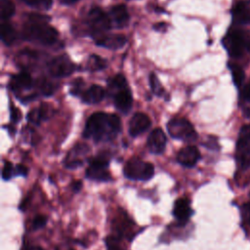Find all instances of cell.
I'll return each instance as SVG.
<instances>
[{
    "label": "cell",
    "mask_w": 250,
    "mask_h": 250,
    "mask_svg": "<svg viewBox=\"0 0 250 250\" xmlns=\"http://www.w3.org/2000/svg\"><path fill=\"white\" fill-rule=\"evenodd\" d=\"M121 131L120 118L116 114L95 112L87 120L83 137L95 142H108Z\"/></svg>",
    "instance_id": "1"
},
{
    "label": "cell",
    "mask_w": 250,
    "mask_h": 250,
    "mask_svg": "<svg viewBox=\"0 0 250 250\" xmlns=\"http://www.w3.org/2000/svg\"><path fill=\"white\" fill-rule=\"evenodd\" d=\"M46 16L30 15L29 21L24 25L23 36L27 40L36 41L44 45L54 44L59 36L56 28L47 24Z\"/></svg>",
    "instance_id": "2"
},
{
    "label": "cell",
    "mask_w": 250,
    "mask_h": 250,
    "mask_svg": "<svg viewBox=\"0 0 250 250\" xmlns=\"http://www.w3.org/2000/svg\"><path fill=\"white\" fill-rule=\"evenodd\" d=\"M123 174L132 181H148L154 176V166L139 157H131L124 165Z\"/></svg>",
    "instance_id": "3"
},
{
    "label": "cell",
    "mask_w": 250,
    "mask_h": 250,
    "mask_svg": "<svg viewBox=\"0 0 250 250\" xmlns=\"http://www.w3.org/2000/svg\"><path fill=\"white\" fill-rule=\"evenodd\" d=\"M109 158L107 155L99 154L89 159V165L85 176L87 179L96 182H109L112 180L108 171Z\"/></svg>",
    "instance_id": "4"
},
{
    "label": "cell",
    "mask_w": 250,
    "mask_h": 250,
    "mask_svg": "<svg viewBox=\"0 0 250 250\" xmlns=\"http://www.w3.org/2000/svg\"><path fill=\"white\" fill-rule=\"evenodd\" d=\"M169 135L184 142H193L197 139V133L192 124L184 117H174L167 124Z\"/></svg>",
    "instance_id": "5"
},
{
    "label": "cell",
    "mask_w": 250,
    "mask_h": 250,
    "mask_svg": "<svg viewBox=\"0 0 250 250\" xmlns=\"http://www.w3.org/2000/svg\"><path fill=\"white\" fill-rule=\"evenodd\" d=\"M223 45L232 58H239L246 51L245 31L237 28H230L223 38Z\"/></svg>",
    "instance_id": "6"
},
{
    "label": "cell",
    "mask_w": 250,
    "mask_h": 250,
    "mask_svg": "<svg viewBox=\"0 0 250 250\" xmlns=\"http://www.w3.org/2000/svg\"><path fill=\"white\" fill-rule=\"evenodd\" d=\"M87 19L91 29V34L94 39L98 36L105 34V31L109 30L112 26L109 16L98 7L91 9Z\"/></svg>",
    "instance_id": "7"
},
{
    "label": "cell",
    "mask_w": 250,
    "mask_h": 250,
    "mask_svg": "<svg viewBox=\"0 0 250 250\" xmlns=\"http://www.w3.org/2000/svg\"><path fill=\"white\" fill-rule=\"evenodd\" d=\"M48 70L54 77H65L75 70V64L66 56H58L48 64Z\"/></svg>",
    "instance_id": "8"
},
{
    "label": "cell",
    "mask_w": 250,
    "mask_h": 250,
    "mask_svg": "<svg viewBox=\"0 0 250 250\" xmlns=\"http://www.w3.org/2000/svg\"><path fill=\"white\" fill-rule=\"evenodd\" d=\"M172 214L181 226H185L189 221L190 217L194 214L190 206V200L187 197L178 198L174 202Z\"/></svg>",
    "instance_id": "9"
},
{
    "label": "cell",
    "mask_w": 250,
    "mask_h": 250,
    "mask_svg": "<svg viewBox=\"0 0 250 250\" xmlns=\"http://www.w3.org/2000/svg\"><path fill=\"white\" fill-rule=\"evenodd\" d=\"M90 148L84 144L76 145L69 152L67 153L64 159V166L69 169H75L80 167L84 163V157L89 152Z\"/></svg>",
    "instance_id": "10"
},
{
    "label": "cell",
    "mask_w": 250,
    "mask_h": 250,
    "mask_svg": "<svg viewBox=\"0 0 250 250\" xmlns=\"http://www.w3.org/2000/svg\"><path fill=\"white\" fill-rule=\"evenodd\" d=\"M233 23L237 25L250 24V2L247 0L237 1L231 9Z\"/></svg>",
    "instance_id": "11"
},
{
    "label": "cell",
    "mask_w": 250,
    "mask_h": 250,
    "mask_svg": "<svg viewBox=\"0 0 250 250\" xmlns=\"http://www.w3.org/2000/svg\"><path fill=\"white\" fill-rule=\"evenodd\" d=\"M200 159V152L194 146H187L179 150L177 161L184 167L192 168Z\"/></svg>",
    "instance_id": "12"
},
{
    "label": "cell",
    "mask_w": 250,
    "mask_h": 250,
    "mask_svg": "<svg viewBox=\"0 0 250 250\" xmlns=\"http://www.w3.org/2000/svg\"><path fill=\"white\" fill-rule=\"evenodd\" d=\"M166 136L162 129L156 128L152 130L147 138L146 146L148 150L153 154H161L166 147Z\"/></svg>",
    "instance_id": "13"
},
{
    "label": "cell",
    "mask_w": 250,
    "mask_h": 250,
    "mask_svg": "<svg viewBox=\"0 0 250 250\" xmlns=\"http://www.w3.org/2000/svg\"><path fill=\"white\" fill-rule=\"evenodd\" d=\"M235 158L241 170L250 168V142L239 137L236 143Z\"/></svg>",
    "instance_id": "14"
},
{
    "label": "cell",
    "mask_w": 250,
    "mask_h": 250,
    "mask_svg": "<svg viewBox=\"0 0 250 250\" xmlns=\"http://www.w3.org/2000/svg\"><path fill=\"white\" fill-rule=\"evenodd\" d=\"M149 117L143 112H136L129 122V134L137 137L146 132L150 127Z\"/></svg>",
    "instance_id": "15"
},
{
    "label": "cell",
    "mask_w": 250,
    "mask_h": 250,
    "mask_svg": "<svg viewBox=\"0 0 250 250\" xmlns=\"http://www.w3.org/2000/svg\"><path fill=\"white\" fill-rule=\"evenodd\" d=\"M95 42L98 46H102L110 50H117L126 44V37L122 34H103L96 37Z\"/></svg>",
    "instance_id": "16"
},
{
    "label": "cell",
    "mask_w": 250,
    "mask_h": 250,
    "mask_svg": "<svg viewBox=\"0 0 250 250\" xmlns=\"http://www.w3.org/2000/svg\"><path fill=\"white\" fill-rule=\"evenodd\" d=\"M109 19L111 23L117 28L125 27L129 22V13L125 5L118 4L111 7L109 11Z\"/></svg>",
    "instance_id": "17"
},
{
    "label": "cell",
    "mask_w": 250,
    "mask_h": 250,
    "mask_svg": "<svg viewBox=\"0 0 250 250\" xmlns=\"http://www.w3.org/2000/svg\"><path fill=\"white\" fill-rule=\"evenodd\" d=\"M112 96H113L114 105L118 110L126 113L131 109V106L133 104V97H132L131 91L129 90V87L123 88L115 92Z\"/></svg>",
    "instance_id": "18"
},
{
    "label": "cell",
    "mask_w": 250,
    "mask_h": 250,
    "mask_svg": "<svg viewBox=\"0 0 250 250\" xmlns=\"http://www.w3.org/2000/svg\"><path fill=\"white\" fill-rule=\"evenodd\" d=\"M52 107L50 104H42L40 107L33 108L27 114V120L35 125H39L42 120L48 119L52 115Z\"/></svg>",
    "instance_id": "19"
},
{
    "label": "cell",
    "mask_w": 250,
    "mask_h": 250,
    "mask_svg": "<svg viewBox=\"0 0 250 250\" xmlns=\"http://www.w3.org/2000/svg\"><path fill=\"white\" fill-rule=\"evenodd\" d=\"M33 82L28 72L22 71L17 75H14L10 81V88L13 91H21L31 88Z\"/></svg>",
    "instance_id": "20"
},
{
    "label": "cell",
    "mask_w": 250,
    "mask_h": 250,
    "mask_svg": "<svg viewBox=\"0 0 250 250\" xmlns=\"http://www.w3.org/2000/svg\"><path fill=\"white\" fill-rule=\"evenodd\" d=\"M105 91L99 85H92L81 95L82 101L86 104H97L103 101L104 98Z\"/></svg>",
    "instance_id": "21"
},
{
    "label": "cell",
    "mask_w": 250,
    "mask_h": 250,
    "mask_svg": "<svg viewBox=\"0 0 250 250\" xmlns=\"http://www.w3.org/2000/svg\"><path fill=\"white\" fill-rule=\"evenodd\" d=\"M0 35L1 40L6 45H11L17 38L16 30L14 29L13 25L7 21H4L0 25Z\"/></svg>",
    "instance_id": "22"
},
{
    "label": "cell",
    "mask_w": 250,
    "mask_h": 250,
    "mask_svg": "<svg viewBox=\"0 0 250 250\" xmlns=\"http://www.w3.org/2000/svg\"><path fill=\"white\" fill-rule=\"evenodd\" d=\"M228 66H229V69L230 70L234 85L237 87H240L245 79V73L243 68L240 65L233 62H229Z\"/></svg>",
    "instance_id": "23"
},
{
    "label": "cell",
    "mask_w": 250,
    "mask_h": 250,
    "mask_svg": "<svg viewBox=\"0 0 250 250\" xmlns=\"http://www.w3.org/2000/svg\"><path fill=\"white\" fill-rule=\"evenodd\" d=\"M128 87L126 78L122 74H117L114 77H112L110 80H108V89L113 95L115 92Z\"/></svg>",
    "instance_id": "24"
},
{
    "label": "cell",
    "mask_w": 250,
    "mask_h": 250,
    "mask_svg": "<svg viewBox=\"0 0 250 250\" xmlns=\"http://www.w3.org/2000/svg\"><path fill=\"white\" fill-rule=\"evenodd\" d=\"M15 13V5L10 0L0 1V18L5 21L10 19Z\"/></svg>",
    "instance_id": "25"
},
{
    "label": "cell",
    "mask_w": 250,
    "mask_h": 250,
    "mask_svg": "<svg viewBox=\"0 0 250 250\" xmlns=\"http://www.w3.org/2000/svg\"><path fill=\"white\" fill-rule=\"evenodd\" d=\"M106 66V62L103 58L97 56V55H92L90 56L88 62H87V68L91 71H97L104 69Z\"/></svg>",
    "instance_id": "26"
},
{
    "label": "cell",
    "mask_w": 250,
    "mask_h": 250,
    "mask_svg": "<svg viewBox=\"0 0 250 250\" xmlns=\"http://www.w3.org/2000/svg\"><path fill=\"white\" fill-rule=\"evenodd\" d=\"M26 5L38 9V10H48L53 4V0H22Z\"/></svg>",
    "instance_id": "27"
},
{
    "label": "cell",
    "mask_w": 250,
    "mask_h": 250,
    "mask_svg": "<svg viewBox=\"0 0 250 250\" xmlns=\"http://www.w3.org/2000/svg\"><path fill=\"white\" fill-rule=\"evenodd\" d=\"M149 84H150V88L152 90V92L157 95V96H163L165 93L164 88L162 87L161 83L159 82L157 76L154 73H151L149 75Z\"/></svg>",
    "instance_id": "28"
},
{
    "label": "cell",
    "mask_w": 250,
    "mask_h": 250,
    "mask_svg": "<svg viewBox=\"0 0 250 250\" xmlns=\"http://www.w3.org/2000/svg\"><path fill=\"white\" fill-rule=\"evenodd\" d=\"M38 87H39V90L40 92L45 95V96H50L54 93L55 91V86L54 84L47 80V79H41L40 81H38Z\"/></svg>",
    "instance_id": "29"
},
{
    "label": "cell",
    "mask_w": 250,
    "mask_h": 250,
    "mask_svg": "<svg viewBox=\"0 0 250 250\" xmlns=\"http://www.w3.org/2000/svg\"><path fill=\"white\" fill-rule=\"evenodd\" d=\"M15 177V167L10 161H5L2 169V179L4 181H9Z\"/></svg>",
    "instance_id": "30"
},
{
    "label": "cell",
    "mask_w": 250,
    "mask_h": 250,
    "mask_svg": "<svg viewBox=\"0 0 250 250\" xmlns=\"http://www.w3.org/2000/svg\"><path fill=\"white\" fill-rule=\"evenodd\" d=\"M105 246L107 250H123L120 246L119 238L116 235H108L105 238Z\"/></svg>",
    "instance_id": "31"
},
{
    "label": "cell",
    "mask_w": 250,
    "mask_h": 250,
    "mask_svg": "<svg viewBox=\"0 0 250 250\" xmlns=\"http://www.w3.org/2000/svg\"><path fill=\"white\" fill-rule=\"evenodd\" d=\"M48 222V219L45 215H36L33 220H32V229L36 230V229H40L42 228H44L46 226Z\"/></svg>",
    "instance_id": "32"
},
{
    "label": "cell",
    "mask_w": 250,
    "mask_h": 250,
    "mask_svg": "<svg viewBox=\"0 0 250 250\" xmlns=\"http://www.w3.org/2000/svg\"><path fill=\"white\" fill-rule=\"evenodd\" d=\"M83 80L82 79H76L72 83V87L70 88V93L74 96H78L81 94L82 86H83Z\"/></svg>",
    "instance_id": "33"
},
{
    "label": "cell",
    "mask_w": 250,
    "mask_h": 250,
    "mask_svg": "<svg viewBox=\"0 0 250 250\" xmlns=\"http://www.w3.org/2000/svg\"><path fill=\"white\" fill-rule=\"evenodd\" d=\"M239 105L242 109L243 115L247 118H250V100L239 102Z\"/></svg>",
    "instance_id": "34"
},
{
    "label": "cell",
    "mask_w": 250,
    "mask_h": 250,
    "mask_svg": "<svg viewBox=\"0 0 250 250\" xmlns=\"http://www.w3.org/2000/svg\"><path fill=\"white\" fill-rule=\"evenodd\" d=\"M10 112H11V119H12V121L15 122V123L19 122L20 119L21 118V114L20 109L17 108V107H15V106H13V104H12V105H11V110H10Z\"/></svg>",
    "instance_id": "35"
},
{
    "label": "cell",
    "mask_w": 250,
    "mask_h": 250,
    "mask_svg": "<svg viewBox=\"0 0 250 250\" xmlns=\"http://www.w3.org/2000/svg\"><path fill=\"white\" fill-rule=\"evenodd\" d=\"M28 174V168L22 164H18L15 167V176H23L25 177Z\"/></svg>",
    "instance_id": "36"
},
{
    "label": "cell",
    "mask_w": 250,
    "mask_h": 250,
    "mask_svg": "<svg viewBox=\"0 0 250 250\" xmlns=\"http://www.w3.org/2000/svg\"><path fill=\"white\" fill-rule=\"evenodd\" d=\"M239 137L250 142V124H247L241 127L239 132Z\"/></svg>",
    "instance_id": "37"
},
{
    "label": "cell",
    "mask_w": 250,
    "mask_h": 250,
    "mask_svg": "<svg viewBox=\"0 0 250 250\" xmlns=\"http://www.w3.org/2000/svg\"><path fill=\"white\" fill-rule=\"evenodd\" d=\"M242 213L245 217V220L250 225V201L247 203H244L242 206Z\"/></svg>",
    "instance_id": "38"
},
{
    "label": "cell",
    "mask_w": 250,
    "mask_h": 250,
    "mask_svg": "<svg viewBox=\"0 0 250 250\" xmlns=\"http://www.w3.org/2000/svg\"><path fill=\"white\" fill-rule=\"evenodd\" d=\"M82 185H83V184H82V182H81L80 180L74 181V182L71 184V188L73 189L74 192H78V191L81 189Z\"/></svg>",
    "instance_id": "39"
},
{
    "label": "cell",
    "mask_w": 250,
    "mask_h": 250,
    "mask_svg": "<svg viewBox=\"0 0 250 250\" xmlns=\"http://www.w3.org/2000/svg\"><path fill=\"white\" fill-rule=\"evenodd\" d=\"M245 46H246V51L250 53V32L245 31Z\"/></svg>",
    "instance_id": "40"
},
{
    "label": "cell",
    "mask_w": 250,
    "mask_h": 250,
    "mask_svg": "<svg viewBox=\"0 0 250 250\" xmlns=\"http://www.w3.org/2000/svg\"><path fill=\"white\" fill-rule=\"evenodd\" d=\"M61 3L65 4V5H70V4H74L75 2H77L78 0H59Z\"/></svg>",
    "instance_id": "41"
},
{
    "label": "cell",
    "mask_w": 250,
    "mask_h": 250,
    "mask_svg": "<svg viewBox=\"0 0 250 250\" xmlns=\"http://www.w3.org/2000/svg\"><path fill=\"white\" fill-rule=\"evenodd\" d=\"M23 250H44V249L39 246H28V247H25Z\"/></svg>",
    "instance_id": "42"
},
{
    "label": "cell",
    "mask_w": 250,
    "mask_h": 250,
    "mask_svg": "<svg viewBox=\"0 0 250 250\" xmlns=\"http://www.w3.org/2000/svg\"><path fill=\"white\" fill-rule=\"evenodd\" d=\"M69 250H74V249H69Z\"/></svg>",
    "instance_id": "43"
}]
</instances>
